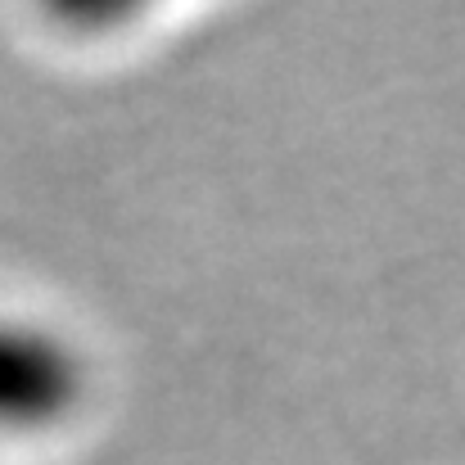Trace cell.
<instances>
[{
	"label": "cell",
	"instance_id": "obj_1",
	"mask_svg": "<svg viewBox=\"0 0 465 465\" xmlns=\"http://www.w3.org/2000/svg\"><path fill=\"white\" fill-rule=\"evenodd\" d=\"M95 389L91 352L50 316L0 308V443L68 430Z\"/></svg>",
	"mask_w": 465,
	"mask_h": 465
}]
</instances>
